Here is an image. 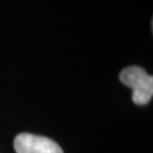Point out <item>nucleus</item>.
<instances>
[{
	"instance_id": "f257e3e1",
	"label": "nucleus",
	"mask_w": 153,
	"mask_h": 153,
	"mask_svg": "<svg viewBox=\"0 0 153 153\" xmlns=\"http://www.w3.org/2000/svg\"><path fill=\"white\" fill-rule=\"evenodd\" d=\"M120 82L133 89V102L135 105H147L153 96V78L140 66H126L121 70Z\"/></svg>"
},
{
	"instance_id": "f03ea898",
	"label": "nucleus",
	"mask_w": 153,
	"mask_h": 153,
	"mask_svg": "<svg viewBox=\"0 0 153 153\" xmlns=\"http://www.w3.org/2000/svg\"><path fill=\"white\" fill-rule=\"evenodd\" d=\"M14 149L17 153H64L50 138L30 133H21L14 138Z\"/></svg>"
}]
</instances>
